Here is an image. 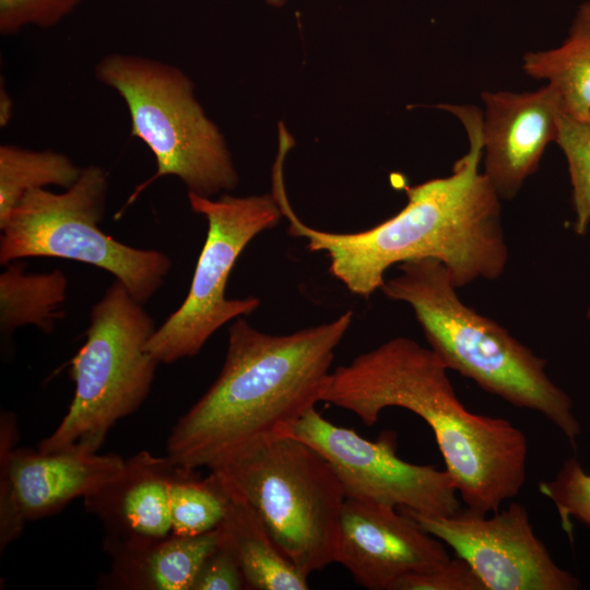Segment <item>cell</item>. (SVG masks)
<instances>
[{
  "instance_id": "cell-1",
  "label": "cell",
  "mask_w": 590,
  "mask_h": 590,
  "mask_svg": "<svg viewBox=\"0 0 590 590\" xmlns=\"http://www.w3.org/2000/svg\"><path fill=\"white\" fill-rule=\"evenodd\" d=\"M441 107L464 126L468 152L449 176L405 187L403 209L370 228L332 233L306 225L291 206L284 176L272 178V194L290 222L288 233L306 238L309 251H324L330 273L355 295L369 297L381 288L391 266L414 259L442 262L457 288L496 280L506 269L509 252L500 198L480 170L483 117L470 106Z\"/></svg>"
},
{
  "instance_id": "cell-2",
  "label": "cell",
  "mask_w": 590,
  "mask_h": 590,
  "mask_svg": "<svg viewBox=\"0 0 590 590\" xmlns=\"http://www.w3.org/2000/svg\"><path fill=\"white\" fill-rule=\"evenodd\" d=\"M447 370L429 347L398 337L330 371L321 401L354 413L367 426L390 406L415 413L433 430L467 508L492 514L522 488L528 441L509 421L465 409Z\"/></svg>"
},
{
  "instance_id": "cell-3",
  "label": "cell",
  "mask_w": 590,
  "mask_h": 590,
  "mask_svg": "<svg viewBox=\"0 0 590 590\" xmlns=\"http://www.w3.org/2000/svg\"><path fill=\"white\" fill-rule=\"evenodd\" d=\"M352 318L345 311L286 335L236 318L217 378L174 425L166 456L188 470L210 469L236 451L291 436L321 401L334 350Z\"/></svg>"
},
{
  "instance_id": "cell-4",
  "label": "cell",
  "mask_w": 590,
  "mask_h": 590,
  "mask_svg": "<svg viewBox=\"0 0 590 590\" xmlns=\"http://www.w3.org/2000/svg\"><path fill=\"white\" fill-rule=\"evenodd\" d=\"M399 269L380 291L412 307L429 349L446 367L514 406L542 414L575 446L580 425L571 399L547 376L546 361L465 305L439 260L414 259Z\"/></svg>"
},
{
  "instance_id": "cell-5",
  "label": "cell",
  "mask_w": 590,
  "mask_h": 590,
  "mask_svg": "<svg viewBox=\"0 0 590 590\" xmlns=\"http://www.w3.org/2000/svg\"><path fill=\"white\" fill-rule=\"evenodd\" d=\"M96 79L126 104L131 135L156 162L155 174L174 176L188 193L212 198L236 188L239 177L224 135L194 96L192 80L178 67L146 56L110 52L94 67Z\"/></svg>"
},
{
  "instance_id": "cell-6",
  "label": "cell",
  "mask_w": 590,
  "mask_h": 590,
  "mask_svg": "<svg viewBox=\"0 0 590 590\" xmlns=\"http://www.w3.org/2000/svg\"><path fill=\"white\" fill-rule=\"evenodd\" d=\"M219 474L262 519L284 555L305 576L335 563L346 499L329 461L285 436L236 451L215 463Z\"/></svg>"
},
{
  "instance_id": "cell-7",
  "label": "cell",
  "mask_w": 590,
  "mask_h": 590,
  "mask_svg": "<svg viewBox=\"0 0 590 590\" xmlns=\"http://www.w3.org/2000/svg\"><path fill=\"white\" fill-rule=\"evenodd\" d=\"M155 323L118 280L92 307L84 344L71 359L74 396L44 453L96 452L110 428L146 399L160 364L148 351Z\"/></svg>"
},
{
  "instance_id": "cell-8",
  "label": "cell",
  "mask_w": 590,
  "mask_h": 590,
  "mask_svg": "<svg viewBox=\"0 0 590 590\" xmlns=\"http://www.w3.org/2000/svg\"><path fill=\"white\" fill-rule=\"evenodd\" d=\"M108 178L98 165L82 168L63 192L28 191L0 225V263L28 257H49L87 263L111 273L140 303L163 285L169 257L138 249L103 232Z\"/></svg>"
},
{
  "instance_id": "cell-9",
  "label": "cell",
  "mask_w": 590,
  "mask_h": 590,
  "mask_svg": "<svg viewBox=\"0 0 590 590\" xmlns=\"http://www.w3.org/2000/svg\"><path fill=\"white\" fill-rule=\"evenodd\" d=\"M188 201L205 219L208 233L185 300L149 340V353L164 364L193 357L222 326L260 306L253 296L226 298L227 280L245 247L283 216L272 193L217 199L188 193Z\"/></svg>"
},
{
  "instance_id": "cell-10",
  "label": "cell",
  "mask_w": 590,
  "mask_h": 590,
  "mask_svg": "<svg viewBox=\"0 0 590 590\" xmlns=\"http://www.w3.org/2000/svg\"><path fill=\"white\" fill-rule=\"evenodd\" d=\"M291 436L319 451L338 475L346 498L408 508L442 517L461 508L457 488L446 470L414 464L397 456L393 430L370 441L353 428L334 425L315 408L294 426Z\"/></svg>"
},
{
  "instance_id": "cell-11",
  "label": "cell",
  "mask_w": 590,
  "mask_h": 590,
  "mask_svg": "<svg viewBox=\"0 0 590 590\" xmlns=\"http://www.w3.org/2000/svg\"><path fill=\"white\" fill-rule=\"evenodd\" d=\"M399 510L451 547L483 582L485 590H576L579 579L560 568L536 536L526 507L511 503L492 514L460 508L430 517Z\"/></svg>"
},
{
  "instance_id": "cell-12",
  "label": "cell",
  "mask_w": 590,
  "mask_h": 590,
  "mask_svg": "<svg viewBox=\"0 0 590 590\" xmlns=\"http://www.w3.org/2000/svg\"><path fill=\"white\" fill-rule=\"evenodd\" d=\"M15 420L2 413L0 426V548L15 540L24 523L54 515L115 480L125 460L114 453L79 450L44 453L14 449Z\"/></svg>"
},
{
  "instance_id": "cell-13",
  "label": "cell",
  "mask_w": 590,
  "mask_h": 590,
  "mask_svg": "<svg viewBox=\"0 0 590 590\" xmlns=\"http://www.w3.org/2000/svg\"><path fill=\"white\" fill-rule=\"evenodd\" d=\"M450 558L445 544L397 508L346 498L335 563L369 590H394L405 575Z\"/></svg>"
},
{
  "instance_id": "cell-14",
  "label": "cell",
  "mask_w": 590,
  "mask_h": 590,
  "mask_svg": "<svg viewBox=\"0 0 590 590\" xmlns=\"http://www.w3.org/2000/svg\"><path fill=\"white\" fill-rule=\"evenodd\" d=\"M483 173L500 199H512L555 142L562 110L546 84L534 92H483Z\"/></svg>"
},
{
  "instance_id": "cell-15",
  "label": "cell",
  "mask_w": 590,
  "mask_h": 590,
  "mask_svg": "<svg viewBox=\"0 0 590 590\" xmlns=\"http://www.w3.org/2000/svg\"><path fill=\"white\" fill-rule=\"evenodd\" d=\"M181 469L167 456L141 451L125 461L115 480L84 497L85 509L104 526L107 552L172 534L169 493Z\"/></svg>"
},
{
  "instance_id": "cell-16",
  "label": "cell",
  "mask_w": 590,
  "mask_h": 590,
  "mask_svg": "<svg viewBox=\"0 0 590 590\" xmlns=\"http://www.w3.org/2000/svg\"><path fill=\"white\" fill-rule=\"evenodd\" d=\"M217 529L108 551L111 563L103 585L125 590H191L204 560L217 548Z\"/></svg>"
},
{
  "instance_id": "cell-17",
  "label": "cell",
  "mask_w": 590,
  "mask_h": 590,
  "mask_svg": "<svg viewBox=\"0 0 590 590\" xmlns=\"http://www.w3.org/2000/svg\"><path fill=\"white\" fill-rule=\"evenodd\" d=\"M227 486L231 494L228 508L216 529L220 543L238 562L246 589H308V577L280 550L253 507L233 487Z\"/></svg>"
},
{
  "instance_id": "cell-18",
  "label": "cell",
  "mask_w": 590,
  "mask_h": 590,
  "mask_svg": "<svg viewBox=\"0 0 590 590\" xmlns=\"http://www.w3.org/2000/svg\"><path fill=\"white\" fill-rule=\"evenodd\" d=\"M522 68L547 81L563 111L590 113V17L578 12L563 45L524 55Z\"/></svg>"
},
{
  "instance_id": "cell-19",
  "label": "cell",
  "mask_w": 590,
  "mask_h": 590,
  "mask_svg": "<svg viewBox=\"0 0 590 590\" xmlns=\"http://www.w3.org/2000/svg\"><path fill=\"white\" fill-rule=\"evenodd\" d=\"M0 274V330L10 335L26 324L50 332L61 311L68 288L66 274L55 269L49 273H26L16 261L5 264Z\"/></svg>"
},
{
  "instance_id": "cell-20",
  "label": "cell",
  "mask_w": 590,
  "mask_h": 590,
  "mask_svg": "<svg viewBox=\"0 0 590 590\" xmlns=\"http://www.w3.org/2000/svg\"><path fill=\"white\" fill-rule=\"evenodd\" d=\"M81 172L82 168L61 152L1 144L0 225L28 191L47 186L68 189Z\"/></svg>"
},
{
  "instance_id": "cell-21",
  "label": "cell",
  "mask_w": 590,
  "mask_h": 590,
  "mask_svg": "<svg viewBox=\"0 0 590 590\" xmlns=\"http://www.w3.org/2000/svg\"><path fill=\"white\" fill-rule=\"evenodd\" d=\"M231 494L225 481L210 471L200 479L194 470L182 468L169 493L172 534L192 536L215 530L223 521Z\"/></svg>"
},
{
  "instance_id": "cell-22",
  "label": "cell",
  "mask_w": 590,
  "mask_h": 590,
  "mask_svg": "<svg viewBox=\"0 0 590 590\" xmlns=\"http://www.w3.org/2000/svg\"><path fill=\"white\" fill-rule=\"evenodd\" d=\"M555 142L568 165L575 212L574 231L585 235L590 225V113L560 110Z\"/></svg>"
},
{
  "instance_id": "cell-23",
  "label": "cell",
  "mask_w": 590,
  "mask_h": 590,
  "mask_svg": "<svg viewBox=\"0 0 590 590\" xmlns=\"http://www.w3.org/2000/svg\"><path fill=\"white\" fill-rule=\"evenodd\" d=\"M539 491L554 504L567 533L573 518L590 527V474L578 460L567 459L553 480L539 484Z\"/></svg>"
},
{
  "instance_id": "cell-24",
  "label": "cell",
  "mask_w": 590,
  "mask_h": 590,
  "mask_svg": "<svg viewBox=\"0 0 590 590\" xmlns=\"http://www.w3.org/2000/svg\"><path fill=\"white\" fill-rule=\"evenodd\" d=\"M82 2L83 0H0V33L11 36L27 26L54 27Z\"/></svg>"
},
{
  "instance_id": "cell-25",
  "label": "cell",
  "mask_w": 590,
  "mask_h": 590,
  "mask_svg": "<svg viewBox=\"0 0 590 590\" xmlns=\"http://www.w3.org/2000/svg\"><path fill=\"white\" fill-rule=\"evenodd\" d=\"M394 590H485V587L472 567L456 555L430 570L405 575Z\"/></svg>"
},
{
  "instance_id": "cell-26",
  "label": "cell",
  "mask_w": 590,
  "mask_h": 590,
  "mask_svg": "<svg viewBox=\"0 0 590 590\" xmlns=\"http://www.w3.org/2000/svg\"><path fill=\"white\" fill-rule=\"evenodd\" d=\"M246 582L235 556L221 543L200 567L191 590H241Z\"/></svg>"
},
{
  "instance_id": "cell-27",
  "label": "cell",
  "mask_w": 590,
  "mask_h": 590,
  "mask_svg": "<svg viewBox=\"0 0 590 590\" xmlns=\"http://www.w3.org/2000/svg\"><path fill=\"white\" fill-rule=\"evenodd\" d=\"M14 114V102L3 82L0 84V127L7 128Z\"/></svg>"
},
{
  "instance_id": "cell-28",
  "label": "cell",
  "mask_w": 590,
  "mask_h": 590,
  "mask_svg": "<svg viewBox=\"0 0 590 590\" xmlns=\"http://www.w3.org/2000/svg\"><path fill=\"white\" fill-rule=\"evenodd\" d=\"M288 0H266V2L274 8L283 7Z\"/></svg>"
},
{
  "instance_id": "cell-29",
  "label": "cell",
  "mask_w": 590,
  "mask_h": 590,
  "mask_svg": "<svg viewBox=\"0 0 590 590\" xmlns=\"http://www.w3.org/2000/svg\"><path fill=\"white\" fill-rule=\"evenodd\" d=\"M587 318L590 320V304H589V307L587 309Z\"/></svg>"
},
{
  "instance_id": "cell-30",
  "label": "cell",
  "mask_w": 590,
  "mask_h": 590,
  "mask_svg": "<svg viewBox=\"0 0 590 590\" xmlns=\"http://www.w3.org/2000/svg\"><path fill=\"white\" fill-rule=\"evenodd\" d=\"M587 4H588V5H589V8H590V1H589V2H587Z\"/></svg>"
}]
</instances>
